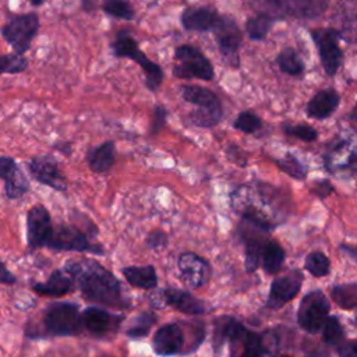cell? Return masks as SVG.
Returning <instances> with one entry per match:
<instances>
[{
    "mask_svg": "<svg viewBox=\"0 0 357 357\" xmlns=\"http://www.w3.org/2000/svg\"><path fill=\"white\" fill-rule=\"evenodd\" d=\"M64 271L71 276L86 301L113 308L130 307V300L123 296L120 280L95 259H68Z\"/></svg>",
    "mask_w": 357,
    "mask_h": 357,
    "instance_id": "1",
    "label": "cell"
},
{
    "mask_svg": "<svg viewBox=\"0 0 357 357\" xmlns=\"http://www.w3.org/2000/svg\"><path fill=\"white\" fill-rule=\"evenodd\" d=\"M234 212L268 229L278 225L286 215V204L280 192L269 184H243L230 195Z\"/></svg>",
    "mask_w": 357,
    "mask_h": 357,
    "instance_id": "2",
    "label": "cell"
},
{
    "mask_svg": "<svg viewBox=\"0 0 357 357\" xmlns=\"http://www.w3.org/2000/svg\"><path fill=\"white\" fill-rule=\"evenodd\" d=\"M223 342H229L230 357H262L265 353L262 336L230 317L220 318L215 328V349H219Z\"/></svg>",
    "mask_w": 357,
    "mask_h": 357,
    "instance_id": "3",
    "label": "cell"
},
{
    "mask_svg": "<svg viewBox=\"0 0 357 357\" xmlns=\"http://www.w3.org/2000/svg\"><path fill=\"white\" fill-rule=\"evenodd\" d=\"M79 305L71 301L49 304L42 314V329L33 337L77 336L84 332Z\"/></svg>",
    "mask_w": 357,
    "mask_h": 357,
    "instance_id": "4",
    "label": "cell"
},
{
    "mask_svg": "<svg viewBox=\"0 0 357 357\" xmlns=\"http://www.w3.org/2000/svg\"><path fill=\"white\" fill-rule=\"evenodd\" d=\"M325 167L337 177H351L357 173V131L342 130L326 146Z\"/></svg>",
    "mask_w": 357,
    "mask_h": 357,
    "instance_id": "5",
    "label": "cell"
},
{
    "mask_svg": "<svg viewBox=\"0 0 357 357\" xmlns=\"http://www.w3.org/2000/svg\"><path fill=\"white\" fill-rule=\"evenodd\" d=\"M181 96L185 102L197 107L190 114V121L192 124L208 128L220 121L222 105L212 91L197 85H184L181 86Z\"/></svg>",
    "mask_w": 357,
    "mask_h": 357,
    "instance_id": "6",
    "label": "cell"
},
{
    "mask_svg": "<svg viewBox=\"0 0 357 357\" xmlns=\"http://www.w3.org/2000/svg\"><path fill=\"white\" fill-rule=\"evenodd\" d=\"M53 251H77L91 252L95 255H105V250L100 244L92 243L86 233H84L75 225H56L45 245Z\"/></svg>",
    "mask_w": 357,
    "mask_h": 357,
    "instance_id": "7",
    "label": "cell"
},
{
    "mask_svg": "<svg viewBox=\"0 0 357 357\" xmlns=\"http://www.w3.org/2000/svg\"><path fill=\"white\" fill-rule=\"evenodd\" d=\"M187 324L169 322L162 325L152 337V350L158 357H173L195 351L185 337Z\"/></svg>",
    "mask_w": 357,
    "mask_h": 357,
    "instance_id": "8",
    "label": "cell"
},
{
    "mask_svg": "<svg viewBox=\"0 0 357 357\" xmlns=\"http://www.w3.org/2000/svg\"><path fill=\"white\" fill-rule=\"evenodd\" d=\"M149 301L155 308L172 307L185 315H204L211 310L204 300L177 287L158 289L151 294Z\"/></svg>",
    "mask_w": 357,
    "mask_h": 357,
    "instance_id": "9",
    "label": "cell"
},
{
    "mask_svg": "<svg viewBox=\"0 0 357 357\" xmlns=\"http://www.w3.org/2000/svg\"><path fill=\"white\" fill-rule=\"evenodd\" d=\"M174 59L178 61L177 66L173 68V74L177 78H199L204 81H209L213 78V67L199 49L191 45L177 46L174 50Z\"/></svg>",
    "mask_w": 357,
    "mask_h": 357,
    "instance_id": "10",
    "label": "cell"
},
{
    "mask_svg": "<svg viewBox=\"0 0 357 357\" xmlns=\"http://www.w3.org/2000/svg\"><path fill=\"white\" fill-rule=\"evenodd\" d=\"M39 29V20L35 13L13 17L1 28L3 38L13 46L15 53L24 54Z\"/></svg>",
    "mask_w": 357,
    "mask_h": 357,
    "instance_id": "11",
    "label": "cell"
},
{
    "mask_svg": "<svg viewBox=\"0 0 357 357\" xmlns=\"http://www.w3.org/2000/svg\"><path fill=\"white\" fill-rule=\"evenodd\" d=\"M329 314V301L326 296L319 291L307 293L298 307V325L308 333H317L322 329Z\"/></svg>",
    "mask_w": 357,
    "mask_h": 357,
    "instance_id": "12",
    "label": "cell"
},
{
    "mask_svg": "<svg viewBox=\"0 0 357 357\" xmlns=\"http://www.w3.org/2000/svg\"><path fill=\"white\" fill-rule=\"evenodd\" d=\"M268 230V227L247 218H243L238 225V234L245 248V268L248 272H254L261 264L262 251L269 241L266 237Z\"/></svg>",
    "mask_w": 357,
    "mask_h": 357,
    "instance_id": "13",
    "label": "cell"
},
{
    "mask_svg": "<svg viewBox=\"0 0 357 357\" xmlns=\"http://www.w3.org/2000/svg\"><path fill=\"white\" fill-rule=\"evenodd\" d=\"M28 170L32 178L54 191L64 192L67 190V180L59 166V162L52 155H40L32 158L28 163Z\"/></svg>",
    "mask_w": 357,
    "mask_h": 357,
    "instance_id": "14",
    "label": "cell"
},
{
    "mask_svg": "<svg viewBox=\"0 0 357 357\" xmlns=\"http://www.w3.org/2000/svg\"><path fill=\"white\" fill-rule=\"evenodd\" d=\"M53 230L52 216L45 205L36 204L26 212V244L31 251L46 245Z\"/></svg>",
    "mask_w": 357,
    "mask_h": 357,
    "instance_id": "15",
    "label": "cell"
},
{
    "mask_svg": "<svg viewBox=\"0 0 357 357\" xmlns=\"http://www.w3.org/2000/svg\"><path fill=\"white\" fill-rule=\"evenodd\" d=\"M177 266L180 271L181 282L191 289H199L209 282L212 273L211 265L205 258L195 252H181L177 261Z\"/></svg>",
    "mask_w": 357,
    "mask_h": 357,
    "instance_id": "16",
    "label": "cell"
},
{
    "mask_svg": "<svg viewBox=\"0 0 357 357\" xmlns=\"http://www.w3.org/2000/svg\"><path fill=\"white\" fill-rule=\"evenodd\" d=\"M213 31L223 60L231 67H237L240 63L238 47L241 43V32L236 21L229 17H220Z\"/></svg>",
    "mask_w": 357,
    "mask_h": 357,
    "instance_id": "17",
    "label": "cell"
},
{
    "mask_svg": "<svg viewBox=\"0 0 357 357\" xmlns=\"http://www.w3.org/2000/svg\"><path fill=\"white\" fill-rule=\"evenodd\" d=\"M123 315H114L100 307H88L81 312L82 328L93 337H106L117 331Z\"/></svg>",
    "mask_w": 357,
    "mask_h": 357,
    "instance_id": "18",
    "label": "cell"
},
{
    "mask_svg": "<svg viewBox=\"0 0 357 357\" xmlns=\"http://www.w3.org/2000/svg\"><path fill=\"white\" fill-rule=\"evenodd\" d=\"M312 38L318 46L321 63L328 75H333L340 64L342 52L337 45V32L335 29H315Z\"/></svg>",
    "mask_w": 357,
    "mask_h": 357,
    "instance_id": "19",
    "label": "cell"
},
{
    "mask_svg": "<svg viewBox=\"0 0 357 357\" xmlns=\"http://www.w3.org/2000/svg\"><path fill=\"white\" fill-rule=\"evenodd\" d=\"M0 180L4 181V194L8 199H18L29 190L26 176L10 156H0Z\"/></svg>",
    "mask_w": 357,
    "mask_h": 357,
    "instance_id": "20",
    "label": "cell"
},
{
    "mask_svg": "<svg viewBox=\"0 0 357 357\" xmlns=\"http://www.w3.org/2000/svg\"><path fill=\"white\" fill-rule=\"evenodd\" d=\"M303 282V273L300 271H293L290 273H286L283 276L276 278L269 290V297L266 301V305L269 308H280L290 300H293Z\"/></svg>",
    "mask_w": 357,
    "mask_h": 357,
    "instance_id": "21",
    "label": "cell"
},
{
    "mask_svg": "<svg viewBox=\"0 0 357 357\" xmlns=\"http://www.w3.org/2000/svg\"><path fill=\"white\" fill-rule=\"evenodd\" d=\"M75 284L71 276L61 269H54L47 280L35 282L32 284V290L39 296H50V297H61L74 290Z\"/></svg>",
    "mask_w": 357,
    "mask_h": 357,
    "instance_id": "22",
    "label": "cell"
},
{
    "mask_svg": "<svg viewBox=\"0 0 357 357\" xmlns=\"http://www.w3.org/2000/svg\"><path fill=\"white\" fill-rule=\"evenodd\" d=\"M219 18L220 17L211 7H194L187 8L181 14V25L187 31L205 32L213 29Z\"/></svg>",
    "mask_w": 357,
    "mask_h": 357,
    "instance_id": "23",
    "label": "cell"
},
{
    "mask_svg": "<svg viewBox=\"0 0 357 357\" xmlns=\"http://www.w3.org/2000/svg\"><path fill=\"white\" fill-rule=\"evenodd\" d=\"M339 35L349 40L357 42V0H342L336 13Z\"/></svg>",
    "mask_w": 357,
    "mask_h": 357,
    "instance_id": "24",
    "label": "cell"
},
{
    "mask_svg": "<svg viewBox=\"0 0 357 357\" xmlns=\"http://www.w3.org/2000/svg\"><path fill=\"white\" fill-rule=\"evenodd\" d=\"M89 169L96 174H103L112 169L116 162V146L113 141H106L93 146L86 153Z\"/></svg>",
    "mask_w": 357,
    "mask_h": 357,
    "instance_id": "25",
    "label": "cell"
},
{
    "mask_svg": "<svg viewBox=\"0 0 357 357\" xmlns=\"http://www.w3.org/2000/svg\"><path fill=\"white\" fill-rule=\"evenodd\" d=\"M124 279L134 287L142 290H152L158 286V275L153 265H130L121 269Z\"/></svg>",
    "mask_w": 357,
    "mask_h": 357,
    "instance_id": "26",
    "label": "cell"
},
{
    "mask_svg": "<svg viewBox=\"0 0 357 357\" xmlns=\"http://www.w3.org/2000/svg\"><path fill=\"white\" fill-rule=\"evenodd\" d=\"M339 95L333 89H322L308 102L307 112L310 117L325 119L336 110Z\"/></svg>",
    "mask_w": 357,
    "mask_h": 357,
    "instance_id": "27",
    "label": "cell"
},
{
    "mask_svg": "<svg viewBox=\"0 0 357 357\" xmlns=\"http://www.w3.org/2000/svg\"><path fill=\"white\" fill-rule=\"evenodd\" d=\"M131 60L135 61L144 71L145 74V85L149 91L156 92L159 89V86L162 85L163 81V70L160 68L159 64H156L155 61L149 60L145 53L142 50H137L132 56Z\"/></svg>",
    "mask_w": 357,
    "mask_h": 357,
    "instance_id": "28",
    "label": "cell"
},
{
    "mask_svg": "<svg viewBox=\"0 0 357 357\" xmlns=\"http://www.w3.org/2000/svg\"><path fill=\"white\" fill-rule=\"evenodd\" d=\"M286 14L298 18H315L326 8L325 0H283Z\"/></svg>",
    "mask_w": 357,
    "mask_h": 357,
    "instance_id": "29",
    "label": "cell"
},
{
    "mask_svg": "<svg viewBox=\"0 0 357 357\" xmlns=\"http://www.w3.org/2000/svg\"><path fill=\"white\" fill-rule=\"evenodd\" d=\"M158 321V315L152 311H144L132 318V321L128 324L126 335L130 339H141L149 335L151 329Z\"/></svg>",
    "mask_w": 357,
    "mask_h": 357,
    "instance_id": "30",
    "label": "cell"
},
{
    "mask_svg": "<svg viewBox=\"0 0 357 357\" xmlns=\"http://www.w3.org/2000/svg\"><path fill=\"white\" fill-rule=\"evenodd\" d=\"M283 261H284L283 248L278 243L269 240L262 251V258H261L264 271L269 275H273L282 268Z\"/></svg>",
    "mask_w": 357,
    "mask_h": 357,
    "instance_id": "31",
    "label": "cell"
},
{
    "mask_svg": "<svg viewBox=\"0 0 357 357\" xmlns=\"http://www.w3.org/2000/svg\"><path fill=\"white\" fill-rule=\"evenodd\" d=\"M331 296L340 308H354L357 307V283L337 284L332 289Z\"/></svg>",
    "mask_w": 357,
    "mask_h": 357,
    "instance_id": "32",
    "label": "cell"
},
{
    "mask_svg": "<svg viewBox=\"0 0 357 357\" xmlns=\"http://www.w3.org/2000/svg\"><path fill=\"white\" fill-rule=\"evenodd\" d=\"M248 3L257 14L271 17L272 20L280 18L286 14L283 0H248Z\"/></svg>",
    "mask_w": 357,
    "mask_h": 357,
    "instance_id": "33",
    "label": "cell"
},
{
    "mask_svg": "<svg viewBox=\"0 0 357 357\" xmlns=\"http://www.w3.org/2000/svg\"><path fill=\"white\" fill-rule=\"evenodd\" d=\"M102 8L106 14L120 20L134 18V8L128 0H102Z\"/></svg>",
    "mask_w": 357,
    "mask_h": 357,
    "instance_id": "34",
    "label": "cell"
},
{
    "mask_svg": "<svg viewBox=\"0 0 357 357\" xmlns=\"http://www.w3.org/2000/svg\"><path fill=\"white\" fill-rule=\"evenodd\" d=\"M112 50L116 57L131 59V56L138 50L137 42L127 32H119L114 42L112 43Z\"/></svg>",
    "mask_w": 357,
    "mask_h": 357,
    "instance_id": "35",
    "label": "cell"
},
{
    "mask_svg": "<svg viewBox=\"0 0 357 357\" xmlns=\"http://www.w3.org/2000/svg\"><path fill=\"white\" fill-rule=\"evenodd\" d=\"M305 269L319 278V276H325L328 275L329 269H331V262H329V258L324 254V252H319V251H312L307 255L305 258Z\"/></svg>",
    "mask_w": 357,
    "mask_h": 357,
    "instance_id": "36",
    "label": "cell"
},
{
    "mask_svg": "<svg viewBox=\"0 0 357 357\" xmlns=\"http://www.w3.org/2000/svg\"><path fill=\"white\" fill-rule=\"evenodd\" d=\"M272 22H273V20L271 17H266V15H262V14H257V15L251 17L247 21V25H245L248 36L251 39L265 38V35L268 33V31L272 26Z\"/></svg>",
    "mask_w": 357,
    "mask_h": 357,
    "instance_id": "37",
    "label": "cell"
},
{
    "mask_svg": "<svg viewBox=\"0 0 357 357\" xmlns=\"http://www.w3.org/2000/svg\"><path fill=\"white\" fill-rule=\"evenodd\" d=\"M28 60L20 53H10L0 56V74H18L25 71Z\"/></svg>",
    "mask_w": 357,
    "mask_h": 357,
    "instance_id": "38",
    "label": "cell"
},
{
    "mask_svg": "<svg viewBox=\"0 0 357 357\" xmlns=\"http://www.w3.org/2000/svg\"><path fill=\"white\" fill-rule=\"evenodd\" d=\"M278 63L282 71L290 75H300L303 73V61L297 56V53L291 49H284L278 56Z\"/></svg>",
    "mask_w": 357,
    "mask_h": 357,
    "instance_id": "39",
    "label": "cell"
},
{
    "mask_svg": "<svg viewBox=\"0 0 357 357\" xmlns=\"http://www.w3.org/2000/svg\"><path fill=\"white\" fill-rule=\"evenodd\" d=\"M322 337L328 344H339L344 337L343 328L336 317H328L322 326Z\"/></svg>",
    "mask_w": 357,
    "mask_h": 357,
    "instance_id": "40",
    "label": "cell"
},
{
    "mask_svg": "<svg viewBox=\"0 0 357 357\" xmlns=\"http://www.w3.org/2000/svg\"><path fill=\"white\" fill-rule=\"evenodd\" d=\"M278 166L284 172L287 173L289 176L294 177V178H304L305 177V167L303 166V163L296 159L293 155L287 153L284 158L279 159L278 160Z\"/></svg>",
    "mask_w": 357,
    "mask_h": 357,
    "instance_id": "41",
    "label": "cell"
},
{
    "mask_svg": "<svg viewBox=\"0 0 357 357\" xmlns=\"http://www.w3.org/2000/svg\"><path fill=\"white\" fill-rule=\"evenodd\" d=\"M261 127V120L258 116H255L254 113L250 112H243L237 116L236 121H234V128L251 134L254 131H257Z\"/></svg>",
    "mask_w": 357,
    "mask_h": 357,
    "instance_id": "42",
    "label": "cell"
},
{
    "mask_svg": "<svg viewBox=\"0 0 357 357\" xmlns=\"http://www.w3.org/2000/svg\"><path fill=\"white\" fill-rule=\"evenodd\" d=\"M166 117L167 112L166 107L162 105H156L152 110V117H151V124H149V134L156 135L166 124Z\"/></svg>",
    "mask_w": 357,
    "mask_h": 357,
    "instance_id": "43",
    "label": "cell"
},
{
    "mask_svg": "<svg viewBox=\"0 0 357 357\" xmlns=\"http://www.w3.org/2000/svg\"><path fill=\"white\" fill-rule=\"evenodd\" d=\"M284 131L286 134L303 141H314L317 138V131L308 126H287L284 127Z\"/></svg>",
    "mask_w": 357,
    "mask_h": 357,
    "instance_id": "44",
    "label": "cell"
},
{
    "mask_svg": "<svg viewBox=\"0 0 357 357\" xmlns=\"http://www.w3.org/2000/svg\"><path fill=\"white\" fill-rule=\"evenodd\" d=\"M148 248L153 250V251H158V250H162L169 243V238H167V234L162 230H152L148 236H146V240H145Z\"/></svg>",
    "mask_w": 357,
    "mask_h": 357,
    "instance_id": "45",
    "label": "cell"
},
{
    "mask_svg": "<svg viewBox=\"0 0 357 357\" xmlns=\"http://www.w3.org/2000/svg\"><path fill=\"white\" fill-rule=\"evenodd\" d=\"M15 282H17V276L0 259V284H14Z\"/></svg>",
    "mask_w": 357,
    "mask_h": 357,
    "instance_id": "46",
    "label": "cell"
},
{
    "mask_svg": "<svg viewBox=\"0 0 357 357\" xmlns=\"http://www.w3.org/2000/svg\"><path fill=\"white\" fill-rule=\"evenodd\" d=\"M339 357H357V340L344 342L339 349Z\"/></svg>",
    "mask_w": 357,
    "mask_h": 357,
    "instance_id": "47",
    "label": "cell"
},
{
    "mask_svg": "<svg viewBox=\"0 0 357 357\" xmlns=\"http://www.w3.org/2000/svg\"><path fill=\"white\" fill-rule=\"evenodd\" d=\"M332 185L329 181H319L315 188H314V192L318 194L319 197H328V194L332 192Z\"/></svg>",
    "mask_w": 357,
    "mask_h": 357,
    "instance_id": "48",
    "label": "cell"
},
{
    "mask_svg": "<svg viewBox=\"0 0 357 357\" xmlns=\"http://www.w3.org/2000/svg\"><path fill=\"white\" fill-rule=\"evenodd\" d=\"M342 250L349 255L353 259L357 261V247H351V245H342Z\"/></svg>",
    "mask_w": 357,
    "mask_h": 357,
    "instance_id": "49",
    "label": "cell"
},
{
    "mask_svg": "<svg viewBox=\"0 0 357 357\" xmlns=\"http://www.w3.org/2000/svg\"><path fill=\"white\" fill-rule=\"evenodd\" d=\"M96 7V0H82V8L85 11H92Z\"/></svg>",
    "mask_w": 357,
    "mask_h": 357,
    "instance_id": "50",
    "label": "cell"
},
{
    "mask_svg": "<svg viewBox=\"0 0 357 357\" xmlns=\"http://www.w3.org/2000/svg\"><path fill=\"white\" fill-rule=\"evenodd\" d=\"M350 116H351V119H353V120H356V121H357V105L353 107V110H351V114H350Z\"/></svg>",
    "mask_w": 357,
    "mask_h": 357,
    "instance_id": "51",
    "label": "cell"
},
{
    "mask_svg": "<svg viewBox=\"0 0 357 357\" xmlns=\"http://www.w3.org/2000/svg\"><path fill=\"white\" fill-rule=\"evenodd\" d=\"M29 1H31L33 6H40L45 0H29Z\"/></svg>",
    "mask_w": 357,
    "mask_h": 357,
    "instance_id": "52",
    "label": "cell"
},
{
    "mask_svg": "<svg viewBox=\"0 0 357 357\" xmlns=\"http://www.w3.org/2000/svg\"><path fill=\"white\" fill-rule=\"evenodd\" d=\"M308 357H325V356H322V354H319V353H311Z\"/></svg>",
    "mask_w": 357,
    "mask_h": 357,
    "instance_id": "53",
    "label": "cell"
},
{
    "mask_svg": "<svg viewBox=\"0 0 357 357\" xmlns=\"http://www.w3.org/2000/svg\"><path fill=\"white\" fill-rule=\"evenodd\" d=\"M354 324L357 325V311H356V315H354Z\"/></svg>",
    "mask_w": 357,
    "mask_h": 357,
    "instance_id": "54",
    "label": "cell"
},
{
    "mask_svg": "<svg viewBox=\"0 0 357 357\" xmlns=\"http://www.w3.org/2000/svg\"><path fill=\"white\" fill-rule=\"evenodd\" d=\"M276 357H289V356H276Z\"/></svg>",
    "mask_w": 357,
    "mask_h": 357,
    "instance_id": "55",
    "label": "cell"
},
{
    "mask_svg": "<svg viewBox=\"0 0 357 357\" xmlns=\"http://www.w3.org/2000/svg\"><path fill=\"white\" fill-rule=\"evenodd\" d=\"M103 357H110V356H103Z\"/></svg>",
    "mask_w": 357,
    "mask_h": 357,
    "instance_id": "56",
    "label": "cell"
}]
</instances>
